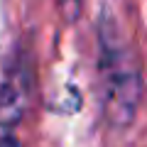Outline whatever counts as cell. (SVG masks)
Wrapping results in <instances>:
<instances>
[{
    "label": "cell",
    "instance_id": "2",
    "mask_svg": "<svg viewBox=\"0 0 147 147\" xmlns=\"http://www.w3.org/2000/svg\"><path fill=\"white\" fill-rule=\"evenodd\" d=\"M0 147H20L12 137H0Z\"/></svg>",
    "mask_w": 147,
    "mask_h": 147
},
{
    "label": "cell",
    "instance_id": "1",
    "mask_svg": "<svg viewBox=\"0 0 147 147\" xmlns=\"http://www.w3.org/2000/svg\"><path fill=\"white\" fill-rule=\"evenodd\" d=\"M100 76H103L105 105L113 120L125 123L137 108L140 96V74L135 59L120 42H108L103 37L100 44Z\"/></svg>",
    "mask_w": 147,
    "mask_h": 147
}]
</instances>
